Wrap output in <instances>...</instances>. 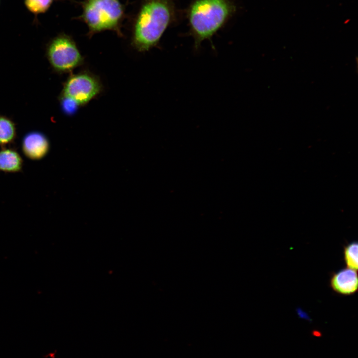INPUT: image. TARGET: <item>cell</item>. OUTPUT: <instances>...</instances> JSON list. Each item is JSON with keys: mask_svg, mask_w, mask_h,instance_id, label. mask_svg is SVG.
<instances>
[{"mask_svg": "<svg viewBox=\"0 0 358 358\" xmlns=\"http://www.w3.org/2000/svg\"><path fill=\"white\" fill-rule=\"evenodd\" d=\"M175 19L173 0H143L133 22L131 45L139 52L155 47Z\"/></svg>", "mask_w": 358, "mask_h": 358, "instance_id": "1", "label": "cell"}, {"mask_svg": "<svg viewBox=\"0 0 358 358\" xmlns=\"http://www.w3.org/2000/svg\"><path fill=\"white\" fill-rule=\"evenodd\" d=\"M236 6L230 0H195L190 5L187 18L195 48L210 39L234 14Z\"/></svg>", "mask_w": 358, "mask_h": 358, "instance_id": "2", "label": "cell"}, {"mask_svg": "<svg viewBox=\"0 0 358 358\" xmlns=\"http://www.w3.org/2000/svg\"><path fill=\"white\" fill-rule=\"evenodd\" d=\"M81 5L82 14L76 19L87 26L89 37L106 30L123 36L121 27L125 11L119 0H84Z\"/></svg>", "mask_w": 358, "mask_h": 358, "instance_id": "3", "label": "cell"}, {"mask_svg": "<svg viewBox=\"0 0 358 358\" xmlns=\"http://www.w3.org/2000/svg\"><path fill=\"white\" fill-rule=\"evenodd\" d=\"M46 54L52 68L60 73L71 72L84 62L76 42L65 33L59 34L49 42Z\"/></svg>", "mask_w": 358, "mask_h": 358, "instance_id": "4", "label": "cell"}, {"mask_svg": "<svg viewBox=\"0 0 358 358\" xmlns=\"http://www.w3.org/2000/svg\"><path fill=\"white\" fill-rule=\"evenodd\" d=\"M103 90L99 78L91 72L81 71L71 74L65 82L61 96L83 106L98 96Z\"/></svg>", "mask_w": 358, "mask_h": 358, "instance_id": "5", "label": "cell"}, {"mask_svg": "<svg viewBox=\"0 0 358 358\" xmlns=\"http://www.w3.org/2000/svg\"><path fill=\"white\" fill-rule=\"evenodd\" d=\"M50 148L48 138L42 133L32 131L26 134L21 142L23 153L32 160H40L48 153Z\"/></svg>", "mask_w": 358, "mask_h": 358, "instance_id": "6", "label": "cell"}, {"mask_svg": "<svg viewBox=\"0 0 358 358\" xmlns=\"http://www.w3.org/2000/svg\"><path fill=\"white\" fill-rule=\"evenodd\" d=\"M358 282L356 270L347 268L334 274L331 279L330 284L337 293L350 295L357 291Z\"/></svg>", "mask_w": 358, "mask_h": 358, "instance_id": "7", "label": "cell"}, {"mask_svg": "<svg viewBox=\"0 0 358 358\" xmlns=\"http://www.w3.org/2000/svg\"><path fill=\"white\" fill-rule=\"evenodd\" d=\"M23 160L15 149L3 147L0 150V171L7 173H18L22 171Z\"/></svg>", "mask_w": 358, "mask_h": 358, "instance_id": "8", "label": "cell"}, {"mask_svg": "<svg viewBox=\"0 0 358 358\" xmlns=\"http://www.w3.org/2000/svg\"><path fill=\"white\" fill-rule=\"evenodd\" d=\"M16 135L14 122L5 116L0 115V146L5 147L13 143Z\"/></svg>", "mask_w": 358, "mask_h": 358, "instance_id": "9", "label": "cell"}, {"mask_svg": "<svg viewBox=\"0 0 358 358\" xmlns=\"http://www.w3.org/2000/svg\"><path fill=\"white\" fill-rule=\"evenodd\" d=\"M54 0H24L27 10L34 15L44 13L51 7Z\"/></svg>", "mask_w": 358, "mask_h": 358, "instance_id": "10", "label": "cell"}, {"mask_svg": "<svg viewBox=\"0 0 358 358\" xmlns=\"http://www.w3.org/2000/svg\"><path fill=\"white\" fill-rule=\"evenodd\" d=\"M344 259L348 268L357 270L358 267V243L353 242L344 249Z\"/></svg>", "mask_w": 358, "mask_h": 358, "instance_id": "11", "label": "cell"}, {"mask_svg": "<svg viewBox=\"0 0 358 358\" xmlns=\"http://www.w3.org/2000/svg\"><path fill=\"white\" fill-rule=\"evenodd\" d=\"M60 105L62 111L67 115L74 114L80 107L73 100L63 96H60Z\"/></svg>", "mask_w": 358, "mask_h": 358, "instance_id": "12", "label": "cell"}, {"mask_svg": "<svg viewBox=\"0 0 358 358\" xmlns=\"http://www.w3.org/2000/svg\"><path fill=\"white\" fill-rule=\"evenodd\" d=\"M312 335L316 337H321L322 336V333L317 330H313L312 332Z\"/></svg>", "mask_w": 358, "mask_h": 358, "instance_id": "13", "label": "cell"}]
</instances>
